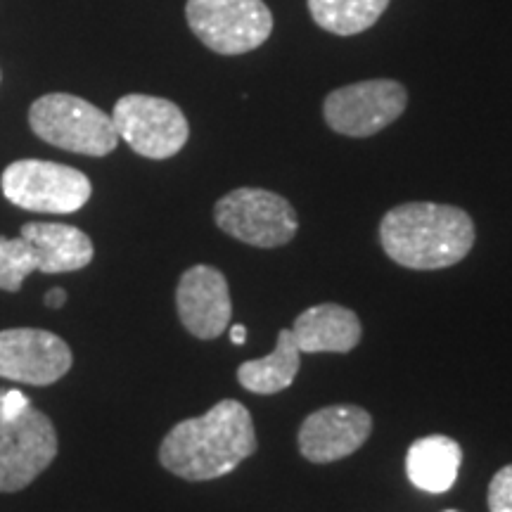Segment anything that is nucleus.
Masks as SVG:
<instances>
[{
    "mask_svg": "<svg viewBox=\"0 0 512 512\" xmlns=\"http://www.w3.org/2000/svg\"><path fill=\"white\" fill-rule=\"evenodd\" d=\"M254 451L252 415L240 401L223 399L200 418L178 422L159 446V463L188 482H209L233 472Z\"/></svg>",
    "mask_w": 512,
    "mask_h": 512,
    "instance_id": "obj_1",
    "label": "nucleus"
},
{
    "mask_svg": "<svg viewBox=\"0 0 512 512\" xmlns=\"http://www.w3.org/2000/svg\"><path fill=\"white\" fill-rule=\"evenodd\" d=\"M380 245L387 256L413 271H439L463 261L475 245L470 214L451 204L408 202L384 214Z\"/></svg>",
    "mask_w": 512,
    "mask_h": 512,
    "instance_id": "obj_2",
    "label": "nucleus"
},
{
    "mask_svg": "<svg viewBox=\"0 0 512 512\" xmlns=\"http://www.w3.org/2000/svg\"><path fill=\"white\" fill-rule=\"evenodd\" d=\"M29 124L41 140L76 155L105 157L119 143L112 114L69 93L38 98L29 110Z\"/></svg>",
    "mask_w": 512,
    "mask_h": 512,
    "instance_id": "obj_3",
    "label": "nucleus"
},
{
    "mask_svg": "<svg viewBox=\"0 0 512 512\" xmlns=\"http://www.w3.org/2000/svg\"><path fill=\"white\" fill-rule=\"evenodd\" d=\"M185 19L192 34L219 55L252 53L273 31L264 0H188Z\"/></svg>",
    "mask_w": 512,
    "mask_h": 512,
    "instance_id": "obj_4",
    "label": "nucleus"
},
{
    "mask_svg": "<svg viewBox=\"0 0 512 512\" xmlns=\"http://www.w3.org/2000/svg\"><path fill=\"white\" fill-rule=\"evenodd\" d=\"M0 188L19 209L72 214L91 200V181L79 169L43 159H19L3 171Z\"/></svg>",
    "mask_w": 512,
    "mask_h": 512,
    "instance_id": "obj_5",
    "label": "nucleus"
},
{
    "mask_svg": "<svg viewBox=\"0 0 512 512\" xmlns=\"http://www.w3.org/2000/svg\"><path fill=\"white\" fill-rule=\"evenodd\" d=\"M214 219L230 238L261 249L287 245L299 228L292 204L261 188H238L223 195L214 207Z\"/></svg>",
    "mask_w": 512,
    "mask_h": 512,
    "instance_id": "obj_6",
    "label": "nucleus"
},
{
    "mask_svg": "<svg viewBox=\"0 0 512 512\" xmlns=\"http://www.w3.org/2000/svg\"><path fill=\"white\" fill-rule=\"evenodd\" d=\"M119 138L147 159H169L183 150L190 126L176 102L131 93L117 100L112 112Z\"/></svg>",
    "mask_w": 512,
    "mask_h": 512,
    "instance_id": "obj_7",
    "label": "nucleus"
},
{
    "mask_svg": "<svg viewBox=\"0 0 512 512\" xmlns=\"http://www.w3.org/2000/svg\"><path fill=\"white\" fill-rule=\"evenodd\" d=\"M408 93L399 81H358L332 91L323 102V117L332 131L349 138H370L401 117Z\"/></svg>",
    "mask_w": 512,
    "mask_h": 512,
    "instance_id": "obj_8",
    "label": "nucleus"
},
{
    "mask_svg": "<svg viewBox=\"0 0 512 512\" xmlns=\"http://www.w3.org/2000/svg\"><path fill=\"white\" fill-rule=\"evenodd\" d=\"M57 448V432L46 413L29 406L15 418H0V494L27 489L48 470Z\"/></svg>",
    "mask_w": 512,
    "mask_h": 512,
    "instance_id": "obj_9",
    "label": "nucleus"
},
{
    "mask_svg": "<svg viewBox=\"0 0 512 512\" xmlns=\"http://www.w3.org/2000/svg\"><path fill=\"white\" fill-rule=\"evenodd\" d=\"M72 368V349L46 330L12 328L0 332V377L19 384L48 387Z\"/></svg>",
    "mask_w": 512,
    "mask_h": 512,
    "instance_id": "obj_10",
    "label": "nucleus"
},
{
    "mask_svg": "<svg viewBox=\"0 0 512 512\" xmlns=\"http://www.w3.org/2000/svg\"><path fill=\"white\" fill-rule=\"evenodd\" d=\"M373 432V418L366 408L339 403L320 408L302 422L299 451L309 463H337L366 444Z\"/></svg>",
    "mask_w": 512,
    "mask_h": 512,
    "instance_id": "obj_11",
    "label": "nucleus"
},
{
    "mask_svg": "<svg viewBox=\"0 0 512 512\" xmlns=\"http://www.w3.org/2000/svg\"><path fill=\"white\" fill-rule=\"evenodd\" d=\"M176 306L183 328L197 339H216L230 328L233 302L228 280L214 266H192L176 290Z\"/></svg>",
    "mask_w": 512,
    "mask_h": 512,
    "instance_id": "obj_12",
    "label": "nucleus"
},
{
    "mask_svg": "<svg viewBox=\"0 0 512 512\" xmlns=\"http://www.w3.org/2000/svg\"><path fill=\"white\" fill-rule=\"evenodd\" d=\"M27 242L36 271L72 273L93 261V242L86 233L67 223L29 221L19 230Z\"/></svg>",
    "mask_w": 512,
    "mask_h": 512,
    "instance_id": "obj_13",
    "label": "nucleus"
},
{
    "mask_svg": "<svg viewBox=\"0 0 512 512\" xmlns=\"http://www.w3.org/2000/svg\"><path fill=\"white\" fill-rule=\"evenodd\" d=\"M290 330L302 354H349L363 335L356 313L339 304L311 306Z\"/></svg>",
    "mask_w": 512,
    "mask_h": 512,
    "instance_id": "obj_14",
    "label": "nucleus"
},
{
    "mask_svg": "<svg viewBox=\"0 0 512 512\" xmlns=\"http://www.w3.org/2000/svg\"><path fill=\"white\" fill-rule=\"evenodd\" d=\"M463 448L444 434L413 441L406 453V475L413 486L427 494H446L456 484Z\"/></svg>",
    "mask_w": 512,
    "mask_h": 512,
    "instance_id": "obj_15",
    "label": "nucleus"
},
{
    "mask_svg": "<svg viewBox=\"0 0 512 512\" xmlns=\"http://www.w3.org/2000/svg\"><path fill=\"white\" fill-rule=\"evenodd\" d=\"M299 356H302V351L294 342L292 330H280L273 354L242 363L238 368V382L252 394L268 396L283 392L299 373V366H302Z\"/></svg>",
    "mask_w": 512,
    "mask_h": 512,
    "instance_id": "obj_16",
    "label": "nucleus"
},
{
    "mask_svg": "<svg viewBox=\"0 0 512 512\" xmlns=\"http://www.w3.org/2000/svg\"><path fill=\"white\" fill-rule=\"evenodd\" d=\"M387 8L389 0H309L313 22L335 36L363 34Z\"/></svg>",
    "mask_w": 512,
    "mask_h": 512,
    "instance_id": "obj_17",
    "label": "nucleus"
},
{
    "mask_svg": "<svg viewBox=\"0 0 512 512\" xmlns=\"http://www.w3.org/2000/svg\"><path fill=\"white\" fill-rule=\"evenodd\" d=\"M36 271L34 259L24 238H3L0 235V290L19 292L27 275Z\"/></svg>",
    "mask_w": 512,
    "mask_h": 512,
    "instance_id": "obj_18",
    "label": "nucleus"
},
{
    "mask_svg": "<svg viewBox=\"0 0 512 512\" xmlns=\"http://www.w3.org/2000/svg\"><path fill=\"white\" fill-rule=\"evenodd\" d=\"M489 512H512V463L501 467L489 484Z\"/></svg>",
    "mask_w": 512,
    "mask_h": 512,
    "instance_id": "obj_19",
    "label": "nucleus"
},
{
    "mask_svg": "<svg viewBox=\"0 0 512 512\" xmlns=\"http://www.w3.org/2000/svg\"><path fill=\"white\" fill-rule=\"evenodd\" d=\"M31 406L27 394L19 389H8L0 394V418H15V415L24 413Z\"/></svg>",
    "mask_w": 512,
    "mask_h": 512,
    "instance_id": "obj_20",
    "label": "nucleus"
},
{
    "mask_svg": "<svg viewBox=\"0 0 512 512\" xmlns=\"http://www.w3.org/2000/svg\"><path fill=\"white\" fill-rule=\"evenodd\" d=\"M43 302H46L48 309H62L64 302H67V292H64L62 287H53V290L46 294V299H43Z\"/></svg>",
    "mask_w": 512,
    "mask_h": 512,
    "instance_id": "obj_21",
    "label": "nucleus"
},
{
    "mask_svg": "<svg viewBox=\"0 0 512 512\" xmlns=\"http://www.w3.org/2000/svg\"><path fill=\"white\" fill-rule=\"evenodd\" d=\"M245 339H247V328L245 325H233V328H230V342L233 344H245Z\"/></svg>",
    "mask_w": 512,
    "mask_h": 512,
    "instance_id": "obj_22",
    "label": "nucleus"
},
{
    "mask_svg": "<svg viewBox=\"0 0 512 512\" xmlns=\"http://www.w3.org/2000/svg\"><path fill=\"white\" fill-rule=\"evenodd\" d=\"M446 512H458V510H446Z\"/></svg>",
    "mask_w": 512,
    "mask_h": 512,
    "instance_id": "obj_23",
    "label": "nucleus"
}]
</instances>
